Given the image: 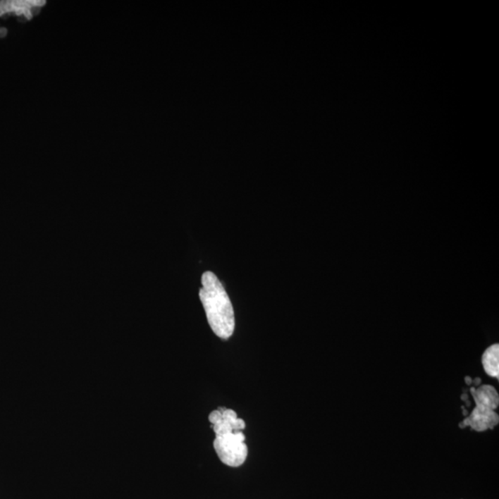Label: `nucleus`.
Returning a JSON list of instances; mask_svg holds the SVG:
<instances>
[{
  "instance_id": "1",
  "label": "nucleus",
  "mask_w": 499,
  "mask_h": 499,
  "mask_svg": "<svg viewBox=\"0 0 499 499\" xmlns=\"http://www.w3.org/2000/svg\"><path fill=\"white\" fill-rule=\"evenodd\" d=\"M211 427L216 433L214 448L224 464L240 467L245 462L248 447L245 443V421L238 418L233 409L219 407L209 414Z\"/></svg>"
},
{
  "instance_id": "2",
  "label": "nucleus",
  "mask_w": 499,
  "mask_h": 499,
  "mask_svg": "<svg viewBox=\"0 0 499 499\" xmlns=\"http://www.w3.org/2000/svg\"><path fill=\"white\" fill-rule=\"evenodd\" d=\"M200 299L213 332L223 340L230 338L235 328L233 304L221 282L212 272L204 273L202 277Z\"/></svg>"
},
{
  "instance_id": "3",
  "label": "nucleus",
  "mask_w": 499,
  "mask_h": 499,
  "mask_svg": "<svg viewBox=\"0 0 499 499\" xmlns=\"http://www.w3.org/2000/svg\"><path fill=\"white\" fill-rule=\"evenodd\" d=\"M46 3L44 0H3L0 1V17L13 14L29 20L40 13Z\"/></svg>"
},
{
  "instance_id": "4",
  "label": "nucleus",
  "mask_w": 499,
  "mask_h": 499,
  "mask_svg": "<svg viewBox=\"0 0 499 499\" xmlns=\"http://www.w3.org/2000/svg\"><path fill=\"white\" fill-rule=\"evenodd\" d=\"M499 423L498 414L492 409L475 406L470 416L460 424V426H471L477 432H485L488 429H494Z\"/></svg>"
},
{
  "instance_id": "5",
  "label": "nucleus",
  "mask_w": 499,
  "mask_h": 499,
  "mask_svg": "<svg viewBox=\"0 0 499 499\" xmlns=\"http://www.w3.org/2000/svg\"><path fill=\"white\" fill-rule=\"evenodd\" d=\"M475 405L495 411L499 404V396L494 387L483 385L478 388L471 389Z\"/></svg>"
},
{
  "instance_id": "6",
  "label": "nucleus",
  "mask_w": 499,
  "mask_h": 499,
  "mask_svg": "<svg viewBox=\"0 0 499 499\" xmlns=\"http://www.w3.org/2000/svg\"><path fill=\"white\" fill-rule=\"evenodd\" d=\"M482 364L485 372L491 377L498 378L499 376V346L498 344L490 346L483 352Z\"/></svg>"
},
{
  "instance_id": "7",
  "label": "nucleus",
  "mask_w": 499,
  "mask_h": 499,
  "mask_svg": "<svg viewBox=\"0 0 499 499\" xmlns=\"http://www.w3.org/2000/svg\"><path fill=\"white\" fill-rule=\"evenodd\" d=\"M7 35V29L0 28V38L5 37Z\"/></svg>"
}]
</instances>
